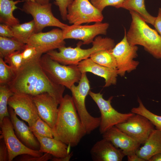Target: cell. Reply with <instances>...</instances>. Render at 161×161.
<instances>
[{"instance_id": "1", "label": "cell", "mask_w": 161, "mask_h": 161, "mask_svg": "<svg viewBox=\"0 0 161 161\" xmlns=\"http://www.w3.org/2000/svg\"><path fill=\"white\" fill-rule=\"evenodd\" d=\"M41 57L24 63L9 85L14 93L33 96L48 93L59 105L65 87L55 83L47 75L40 64Z\"/></svg>"}, {"instance_id": "26", "label": "cell", "mask_w": 161, "mask_h": 161, "mask_svg": "<svg viewBox=\"0 0 161 161\" xmlns=\"http://www.w3.org/2000/svg\"><path fill=\"white\" fill-rule=\"evenodd\" d=\"M26 44L14 38L0 37V57L3 59L8 55L17 51H22Z\"/></svg>"}, {"instance_id": "38", "label": "cell", "mask_w": 161, "mask_h": 161, "mask_svg": "<svg viewBox=\"0 0 161 161\" xmlns=\"http://www.w3.org/2000/svg\"><path fill=\"white\" fill-rule=\"evenodd\" d=\"M9 161L7 149L3 139L1 138L0 142V161Z\"/></svg>"}, {"instance_id": "10", "label": "cell", "mask_w": 161, "mask_h": 161, "mask_svg": "<svg viewBox=\"0 0 161 161\" xmlns=\"http://www.w3.org/2000/svg\"><path fill=\"white\" fill-rule=\"evenodd\" d=\"M66 19L70 24L81 25L102 22L103 16L89 0H73L68 7Z\"/></svg>"}, {"instance_id": "21", "label": "cell", "mask_w": 161, "mask_h": 161, "mask_svg": "<svg viewBox=\"0 0 161 161\" xmlns=\"http://www.w3.org/2000/svg\"><path fill=\"white\" fill-rule=\"evenodd\" d=\"M40 144L39 151L47 153L54 157H66L70 153L69 147L61 140L54 138L41 137L34 134Z\"/></svg>"}, {"instance_id": "42", "label": "cell", "mask_w": 161, "mask_h": 161, "mask_svg": "<svg viewBox=\"0 0 161 161\" xmlns=\"http://www.w3.org/2000/svg\"><path fill=\"white\" fill-rule=\"evenodd\" d=\"M148 161H161V152L152 156Z\"/></svg>"}, {"instance_id": "2", "label": "cell", "mask_w": 161, "mask_h": 161, "mask_svg": "<svg viewBox=\"0 0 161 161\" xmlns=\"http://www.w3.org/2000/svg\"><path fill=\"white\" fill-rule=\"evenodd\" d=\"M58 108L57 120L53 129L54 138L69 147L77 146L86 134L72 96L66 94Z\"/></svg>"}, {"instance_id": "19", "label": "cell", "mask_w": 161, "mask_h": 161, "mask_svg": "<svg viewBox=\"0 0 161 161\" xmlns=\"http://www.w3.org/2000/svg\"><path fill=\"white\" fill-rule=\"evenodd\" d=\"M10 117L12 123L15 133L20 141L28 148L39 151L40 143L33 133L23 122L17 117L13 109L9 106L8 108Z\"/></svg>"}, {"instance_id": "28", "label": "cell", "mask_w": 161, "mask_h": 161, "mask_svg": "<svg viewBox=\"0 0 161 161\" xmlns=\"http://www.w3.org/2000/svg\"><path fill=\"white\" fill-rule=\"evenodd\" d=\"M137 101L138 106L133 107L131 112L144 116L151 122L156 129L161 131V116L154 114L148 110L139 97L137 98Z\"/></svg>"}, {"instance_id": "44", "label": "cell", "mask_w": 161, "mask_h": 161, "mask_svg": "<svg viewBox=\"0 0 161 161\" xmlns=\"http://www.w3.org/2000/svg\"></svg>"}, {"instance_id": "17", "label": "cell", "mask_w": 161, "mask_h": 161, "mask_svg": "<svg viewBox=\"0 0 161 161\" xmlns=\"http://www.w3.org/2000/svg\"><path fill=\"white\" fill-rule=\"evenodd\" d=\"M102 134L103 138L109 141L116 147L120 149L125 156L136 153L141 145L115 126Z\"/></svg>"}, {"instance_id": "22", "label": "cell", "mask_w": 161, "mask_h": 161, "mask_svg": "<svg viewBox=\"0 0 161 161\" xmlns=\"http://www.w3.org/2000/svg\"><path fill=\"white\" fill-rule=\"evenodd\" d=\"M161 152V131L155 129L143 144L136 153L145 161L156 154Z\"/></svg>"}, {"instance_id": "11", "label": "cell", "mask_w": 161, "mask_h": 161, "mask_svg": "<svg viewBox=\"0 0 161 161\" xmlns=\"http://www.w3.org/2000/svg\"><path fill=\"white\" fill-rule=\"evenodd\" d=\"M1 138L7 146L8 153V161H12L16 157L24 154L40 157L43 153L38 150L30 149L24 145L15 134L10 117H6L0 123Z\"/></svg>"}, {"instance_id": "7", "label": "cell", "mask_w": 161, "mask_h": 161, "mask_svg": "<svg viewBox=\"0 0 161 161\" xmlns=\"http://www.w3.org/2000/svg\"><path fill=\"white\" fill-rule=\"evenodd\" d=\"M88 95L96 104L101 114L99 128L101 134L111 127L126 121L134 114L131 112L121 113L115 110L111 104L113 97L112 96L106 100L103 98V94L100 92L95 93L90 90Z\"/></svg>"}, {"instance_id": "5", "label": "cell", "mask_w": 161, "mask_h": 161, "mask_svg": "<svg viewBox=\"0 0 161 161\" xmlns=\"http://www.w3.org/2000/svg\"><path fill=\"white\" fill-rule=\"evenodd\" d=\"M40 64L47 75L55 83L70 89L78 82L82 73L77 65H64L52 59L47 53L41 56Z\"/></svg>"}, {"instance_id": "39", "label": "cell", "mask_w": 161, "mask_h": 161, "mask_svg": "<svg viewBox=\"0 0 161 161\" xmlns=\"http://www.w3.org/2000/svg\"><path fill=\"white\" fill-rule=\"evenodd\" d=\"M154 26L161 37V8L159 9L157 16L156 17Z\"/></svg>"}, {"instance_id": "13", "label": "cell", "mask_w": 161, "mask_h": 161, "mask_svg": "<svg viewBox=\"0 0 161 161\" xmlns=\"http://www.w3.org/2000/svg\"><path fill=\"white\" fill-rule=\"evenodd\" d=\"M115 126L141 144L144 143L155 129L154 126L147 118L136 114Z\"/></svg>"}, {"instance_id": "9", "label": "cell", "mask_w": 161, "mask_h": 161, "mask_svg": "<svg viewBox=\"0 0 161 161\" xmlns=\"http://www.w3.org/2000/svg\"><path fill=\"white\" fill-rule=\"evenodd\" d=\"M126 33L125 29L123 39L111 50L116 61L117 73L121 77L136 69L139 64L138 61L134 60L137 56L138 47L129 43Z\"/></svg>"}, {"instance_id": "36", "label": "cell", "mask_w": 161, "mask_h": 161, "mask_svg": "<svg viewBox=\"0 0 161 161\" xmlns=\"http://www.w3.org/2000/svg\"><path fill=\"white\" fill-rule=\"evenodd\" d=\"M55 0L54 4L58 6L62 19L64 21H66L68 7L72 3L73 0Z\"/></svg>"}, {"instance_id": "40", "label": "cell", "mask_w": 161, "mask_h": 161, "mask_svg": "<svg viewBox=\"0 0 161 161\" xmlns=\"http://www.w3.org/2000/svg\"><path fill=\"white\" fill-rule=\"evenodd\" d=\"M128 161H145L139 157L136 153L127 156Z\"/></svg>"}, {"instance_id": "35", "label": "cell", "mask_w": 161, "mask_h": 161, "mask_svg": "<svg viewBox=\"0 0 161 161\" xmlns=\"http://www.w3.org/2000/svg\"><path fill=\"white\" fill-rule=\"evenodd\" d=\"M52 155L47 153L40 157L32 156L28 154H24L19 155L16 160L18 161H47L51 160Z\"/></svg>"}, {"instance_id": "20", "label": "cell", "mask_w": 161, "mask_h": 161, "mask_svg": "<svg viewBox=\"0 0 161 161\" xmlns=\"http://www.w3.org/2000/svg\"><path fill=\"white\" fill-rule=\"evenodd\" d=\"M77 65L82 73L90 72L103 78L105 80V87L115 85L117 83L118 75L116 69L100 65L90 58L81 61Z\"/></svg>"}, {"instance_id": "25", "label": "cell", "mask_w": 161, "mask_h": 161, "mask_svg": "<svg viewBox=\"0 0 161 161\" xmlns=\"http://www.w3.org/2000/svg\"><path fill=\"white\" fill-rule=\"evenodd\" d=\"M13 38L27 44L31 36L35 32V25L33 20L28 22L11 27Z\"/></svg>"}, {"instance_id": "8", "label": "cell", "mask_w": 161, "mask_h": 161, "mask_svg": "<svg viewBox=\"0 0 161 161\" xmlns=\"http://www.w3.org/2000/svg\"><path fill=\"white\" fill-rule=\"evenodd\" d=\"M22 9L33 17L35 33L41 32L47 27H56L62 30L68 25L61 22L54 16L52 12L51 3L41 4L35 0H26Z\"/></svg>"}, {"instance_id": "34", "label": "cell", "mask_w": 161, "mask_h": 161, "mask_svg": "<svg viewBox=\"0 0 161 161\" xmlns=\"http://www.w3.org/2000/svg\"><path fill=\"white\" fill-rule=\"evenodd\" d=\"M21 53L23 64L41 57L42 55L37 51L35 47L27 44L25 49L21 52Z\"/></svg>"}, {"instance_id": "18", "label": "cell", "mask_w": 161, "mask_h": 161, "mask_svg": "<svg viewBox=\"0 0 161 161\" xmlns=\"http://www.w3.org/2000/svg\"><path fill=\"white\" fill-rule=\"evenodd\" d=\"M90 153L94 161H121L126 156L122 150L103 138L93 145Z\"/></svg>"}, {"instance_id": "41", "label": "cell", "mask_w": 161, "mask_h": 161, "mask_svg": "<svg viewBox=\"0 0 161 161\" xmlns=\"http://www.w3.org/2000/svg\"><path fill=\"white\" fill-rule=\"evenodd\" d=\"M72 156V153H70L67 156L61 158H58L56 157H52L51 160L52 161H69Z\"/></svg>"}, {"instance_id": "31", "label": "cell", "mask_w": 161, "mask_h": 161, "mask_svg": "<svg viewBox=\"0 0 161 161\" xmlns=\"http://www.w3.org/2000/svg\"><path fill=\"white\" fill-rule=\"evenodd\" d=\"M16 72L0 57V84L9 85L14 78Z\"/></svg>"}, {"instance_id": "14", "label": "cell", "mask_w": 161, "mask_h": 161, "mask_svg": "<svg viewBox=\"0 0 161 161\" xmlns=\"http://www.w3.org/2000/svg\"><path fill=\"white\" fill-rule=\"evenodd\" d=\"M8 105L16 114L27 122L29 127L39 117L32 96L26 94L14 93L9 98Z\"/></svg>"}, {"instance_id": "12", "label": "cell", "mask_w": 161, "mask_h": 161, "mask_svg": "<svg viewBox=\"0 0 161 161\" xmlns=\"http://www.w3.org/2000/svg\"><path fill=\"white\" fill-rule=\"evenodd\" d=\"M109 24L102 22H95L91 25H67L62 30L63 38L65 40L74 39L81 40L83 44L92 43L95 37L99 35H106Z\"/></svg>"}, {"instance_id": "24", "label": "cell", "mask_w": 161, "mask_h": 161, "mask_svg": "<svg viewBox=\"0 0 161 161\" xmlns=\"http://www.w3.org/2000/svg\"><path fill=\"white\" fill-rule=\"evenodd\" d=\"M145 0H125L119 7L122 8L133 10L138 13L141 17L149 24L154 25L156 17L150 15L146 10Z\"/></svg>"}, {"instance_id": "16", "label": "cell", "mask_w": 161, "mask_h": 161, "mask_svg": "<svg viewBox=\"0 0 161 161\" xmlns=\"http://www.w3.org/2000/svg\"><path fill=\"white\" fill-rule=\"evenodd\" d=\"M32 98L39 116L53 129L58 116V105L47 92L33 96Z\"/></svg>"}, {"instance_id": "27", "label": "cell", "mask_w": 161, "mask_h": 161, "mask_svg": "<svg viewBox=\"0 0 161 161\" xmlns=\"http://www.w3.org/2000/svg\"><path fill=\"white\" fill-rule=\"evenodd\" d=\"M112 49L99 51L92 54L90 58L95 62L103 66L116 69L117 64Z\"/></svg>"}, {"instance_id": "30", "label": "cell", "mask_w": 161, "mask_h": 161, "mask_svg": "<svg viewBox=\"0 0 161 161\" xmlns=\"http://www.w3.org/2000/svg\"><path fill=\"white\" fill-rule=\"evenodd\" d=\"M29 127L34 134L41 137H54L53 129L39 117L33 124Z\"/></svg>"}, {"instance_id": "43", "label": "cell", "mask_w": 161, "mask_h": 161, "mask_svg": "<svg viewBox=\"0 0 161 161\" xmlns=\"http://www.w3.org/2000/svg\"><path fill=\"white\" fill-rule=\"evenodd\" d=\"M38 3L41 4H45L49 3V1L51 0H35Z\"/></svg>"}, {"instance_id": "37", "label": "cell", "mask_w": 161, "mask_h": 161, "mask_svg": "<svg viewBox=\"0 0 161 161\" xmlns=\"http://www.w3.org/2000/svg\"><path fill=\"white\" fill-rule=\"evenodd\" d=\"M0 36L8 38H13V34L11 27L1 23L0 24Z\"/></svg>"}, {"instance_id": "6", "label": "cell", "mask_w": 161, "mask_h": 161, "mask_svg": "<svg viewBox=\"0 0 161 161\" xmlns=\"http://www.w3.org/2000/svg\"><path fill=\"white\" fill-rule=\"evenodd\" d=\"M89 81L86 72L82 73L77 86L73 85L70 89L77 112L86 134H90L99 126L100 117H95L91 115L86 106L85 100L90 91Z\"/></svg>"}, {"instance_id": "15", "label": "cell", "mask_w": 161, "mask_h": 161, "mask_svg": "<svg viewBox=\"0 0 161 161\" xmlns=\"http://www.w3.org/2000/svg\"><path fill=\"white\" fill-rule=\"evenodd\" d=\"M65 44L62 30L55 28L47 32L34 33L27 44L35 47L39 53L42 54L65 46Z\"/></svg>"}, {"instance_id": "4", "label": "cell", "mask_w": 161, "mask_h": 161, "mask_svg": "<svg viewBox=\"0 0 161 161\" xmlns=\"http://www.w3.org/2000/svg\"><path fill=\"white\" fill-rule=\"evenodd\" d=\"M83 43H78L75 48L71 47H61L58 52L52 50L46 53L53 60L64 65H77L81 61L89 58L93 53L100 50L112 49L115 46L114 40L109 38L96 37L90 48H81Z\"/></svg>"}, {"instance_id": "23", "label": "cell", "mask_w": 161, "mask_h": 161, "mask_svg": "<svg viewBox=\"0 0 161 161\" xmlns=\"http://www.w3.org/2000/svg\"><path fill=\"white\" fill-rule=\"evenodd\" d=\"M26 0H0V22L11 27L19 24L18 19L15 17L13 12L18 8L16 5Z\"/></svg>"}, {"instance_id": "29", "label": "cell", "mask_w": 161, "mask_h": 161, "mask_svg": "<svg viewBox=\"0 0 161 161\" xmlns=\"http://www.w3.org/2000/svg\"><path fill=\"white\" fill-rule=\"evenodd\" d=\"M14 93L9 85L0 84V123L4 117H10L7 105L9 98Z\"/></svg>"}, {"instance_id": "3", "label": "cell", "mask_w": 161, "mask_h": 161, "mask_svg": "<svg viewBox=\"0 0 161 161\" xmlns=\"http://www.w3.org/2000/svg\"><path fill=\"white\" fill-rule=\"evenodd\" d=\"M132 21L126 33L129 43L139 45L154 58L161 59V37L157 32L151 28L136 12L129 10Z\"/></svg>"}, {"instance_id": "32", "label": "cell", "mask_w": 161, "mask_h": 161, "mask_svg": "<svg viewBox=\"0 0 161 161\" xmlns=\"http://www.w3.org/2000/svg\"><path fill=\"white\" fill-rule=\"evenodd\" d=\"M21 52L15 51L4 58L5 62L11 66L16 73L23 64Z\"/></svg>"}, {"instance_id": "33", "label": "cell", "mask_w": 161, "mask_h": 161, "mask_svg": "<svg viewBox=\"0 0 161 161\" xmlns=\"http://www.w3.org/2000/svg\"><path fill=\"white\" fill-rule=\"evenodd\" d=\"M125 0H91V2L97 9L102 12L106 7L111 6L119 8Z\"/></svg>"}]
</instances>
